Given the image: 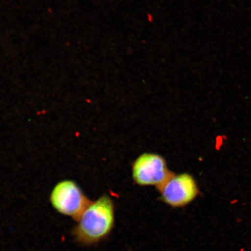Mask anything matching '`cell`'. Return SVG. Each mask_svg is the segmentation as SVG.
Masks as SVG:
<instances>
[{"instance_id":"cell-1","label":"cell","mask_w":251,"mask_h":251,"mask_svg":"<svg viewBox=\"0 0 251 251\" xmlns=\"http://www.w3.org/2000/svg\"><path fill=\"white\" fill-rule=\"evenodd\" d=\"M72 231L77 242L84 246L98 243L111 233L114 226L115 208L108 196L91 202Z\"/></svg>"},{"instance_id":"cell-2","label":"cell","mask_w":251,"mask_h":251,"mask_svg":"<svg viewBox=\"0 0 251 251\" xmlns=\"http://www.w3.org/2000/svg\"><path fill=\"white\" fill-rule=\"evenodd\" d=\"M50 202L56 211L77 221L91 202L76 182L65 180L53 188Z\"/></svg>"},{"instance_id":"cell-3","label":"cell","mask_w":251,"mask_h":251,"mask_svg":"<svg viewBox=\"0 0 251 251\" xmlns=\"http://www.w3.org/2000/svg\"><path fill=\"white\" fill-rule=\"evenodd\" d=\"M173 174L161 155L144 153L135 160L132 167L134 181L141 186H162Z\"/></svg>"},{"instance_id":"cell-4","label":"cell","mask_w":251,"mask_h":251,"mask_svg":"<svg viewBox=\"0 0 251 251\" xmlns=\"http://www.w3.org/2000/svg\"><path fill=\"white\" fill-rule=\"evenodd\" d=\"M158 189L163 201L173 208L188 205L199 194L195 179L188 174H173Z\"/></svg>"}]
</instances>
